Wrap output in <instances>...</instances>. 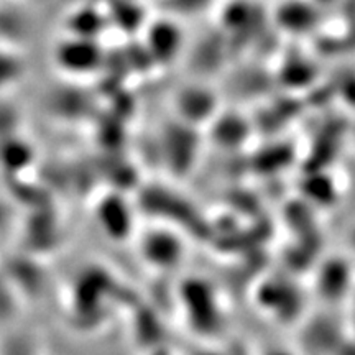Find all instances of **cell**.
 Here are the masks:
<instances>
[{
  "mask_svg": "<svg viewBox=\"0 0 355 355\" xmlns=\"http://www.w3.org/2000/svg\"><path fill=\"white\" fill-rule=\"evenodd\" d=\"M349 283V272L344 261H331L322 273L321 288L327 298H337L344 295Z\"/></svg>",
  "mask_w": 355,
  "mask_h": 355,
  "instance_id": "obj_1",
  "label": "cell"
}]
</instances>
